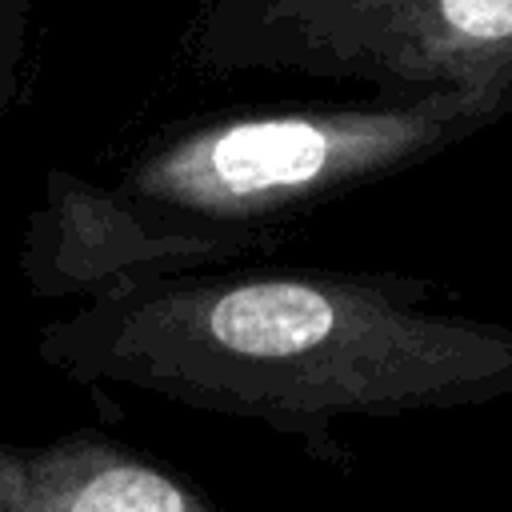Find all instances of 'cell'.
<instances>
[{
  "label": "cell",
  "mask_w": 512,
  "mask_h": 512,
  "mask_svg": "<svg viewBox=\"0 0 512 512\" xmlns=\"http://www.w3.org/2000/svg\"><path fill=\"white\" fill-rule=\"evenodd\" d=\"M0 512H224L168 460L76 428L44 444L0 440Z\"/></svg>",
  "instance_id": "cell-4"
},
{
  "label": "cell",
  "mask_w": 512,
  "mask_h": 512,
  "mask_svg": "<svg viewBox=\"0 0 512 512\" xmlns=\"http://www.w3.org/2000/svg\"><path fill=\"white\" fill-rule=\"evenodd\" d=\"M508 112L464 92L200 116L156 132L108 180L52 168L24 224L36 296L216 272L268 252L320 204L436 156Z\"/></svg>",
  "instance_id": "cell-2"
},
{
  "label": "cell",
  "mask_w": 512,
  "mask_h": 512,
  "mask_svg": "<svg viewBox=\"0 0 512 512\" xmlns=\"http://www.w3.org/2000/svg\"><path fill=\"white\" fill-rule=\"evenodd\" d=\"M212 68L372 80L384 96L464 92L512 108V0H204Z\"/></svg>",
  "instance_id": "cell-3"
},
{
  "label": "cell",
  "mask_w": 512,
  "mask_h": 512,
  "mask_svg": "<svg viewBox=\"0 0 512 512\" xmlns=\"http://www.w3.org/2000/svg\"><path fill=\"white\" fill-rule=\"evenodd\" d=\"M24 64V0H0V124L12 108Z\"/></svg>",
  "instance_id": "cell-5"
},
{
  "label": "cell",
  "mask_w": 512,
  "mask_h": 512,
  "mask_svg": "<svg viewBox=\"0 0 512 512\" xmlns=\"http://www.w3.org/2000/svg\"><path fill=\"white\" fill-rule=\"evenodd\" d=\"M424 288L332 268H216L80 300L36 332L76 384L256 420L348 468L344 416L472 408L512 392V328L428 312Z\"/></svg>",
  "instance_id": "cell-1"
}]
</instances>
